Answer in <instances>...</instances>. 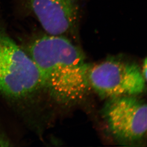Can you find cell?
Returning <instances> with one entry per match:
<instances>
[{
  "label": "cell",
  "instance_id": "obj_1",
  "mask_svg": "<svg viewBox=\"0 0 147 147\" xmlns=\"http://www.w3.org/2000/svg\"><path fill=\"white\" fill-rule=\"evenodd\" d=\"M30 53L40 74L42 88L57 103L69 105L86 96L90 88L92 65L69 40L61 35H45L33 42Z\"/></svg>",
  "mask_w": 147,
  "mask_h": 147
},
{
  "label": "cell",
  "instance_id": "obj_2",
  "mask_svg": "<svg viewBox=\"0 0 147 147\" xmlns=\"http://www.w3.org/2000/svg\"><path fill=\"white\" fill-rule=\"evenodd\" d=\"M42 88L40 74L30 56L8 36H0V94L21 100Z\"/></svg>",
  "mask_w": 147,
  "mask_h": 147
},
{
  "label": "cell",
  "instance_id": "obj_3",
  "mask_svg": "<svg viewBox=\"0 0 147 147\" xmlns=\"http://www.w3.org/2000/svg\"><path fill=\"white\" fill-rule=\"evenodd\" d=\"M89 80L90 87L99 96L109 99L136 96L144 90L146 82L137 64L117 57L91 66Z\"/></svg>",
  "mask_w": 147,
  "mask_h": 147
},
{
  "label": "cell",
  "instance_id": "obj_4",
  "mask_svg": "<svg viewBox=\"0 0 147 147\" xmlns=\"http://www.w3.org/2000/svg\"><path fill=\"white\" fill-rule=\"evenodd\" d=\"M103 115L110 132L121 142H137L146 134L147 105L136 96L110 98Z\"/></svg>",
  "mask_w": 147,
  "mask_h": 147
},
{
  "label": "cell",
  "instance_id": "obj_5",
  "mask_svg": "<svg viewBox=\"0 0 147 147\" xmlns=\"http://www.w3.org/2000/svg\"><path fill=\"white\" fill-rule=\"evenodd\" d=\"M43 29L49 34L61 35L76 20L77 0H28Z\"/></svg>",
  "mask_w": 147,
  "mask_h": 147
},
{
  "label": "cell",
  "instance_id": "obj_6",
  "mask_svg": "<svg viewBox=\"0 0 147 147\" xmlns=\"http://www.w3.org/2000/svg\"><path fill=\"white\" fill-rule=\"evenodd\" d=\"M142 74L143 75L145 79L147 80V59L145 58L144 61H143V66H142Z\"/></svg>",
  "mask_w": 147,
  "mask_h": 147
}]
</instances>
